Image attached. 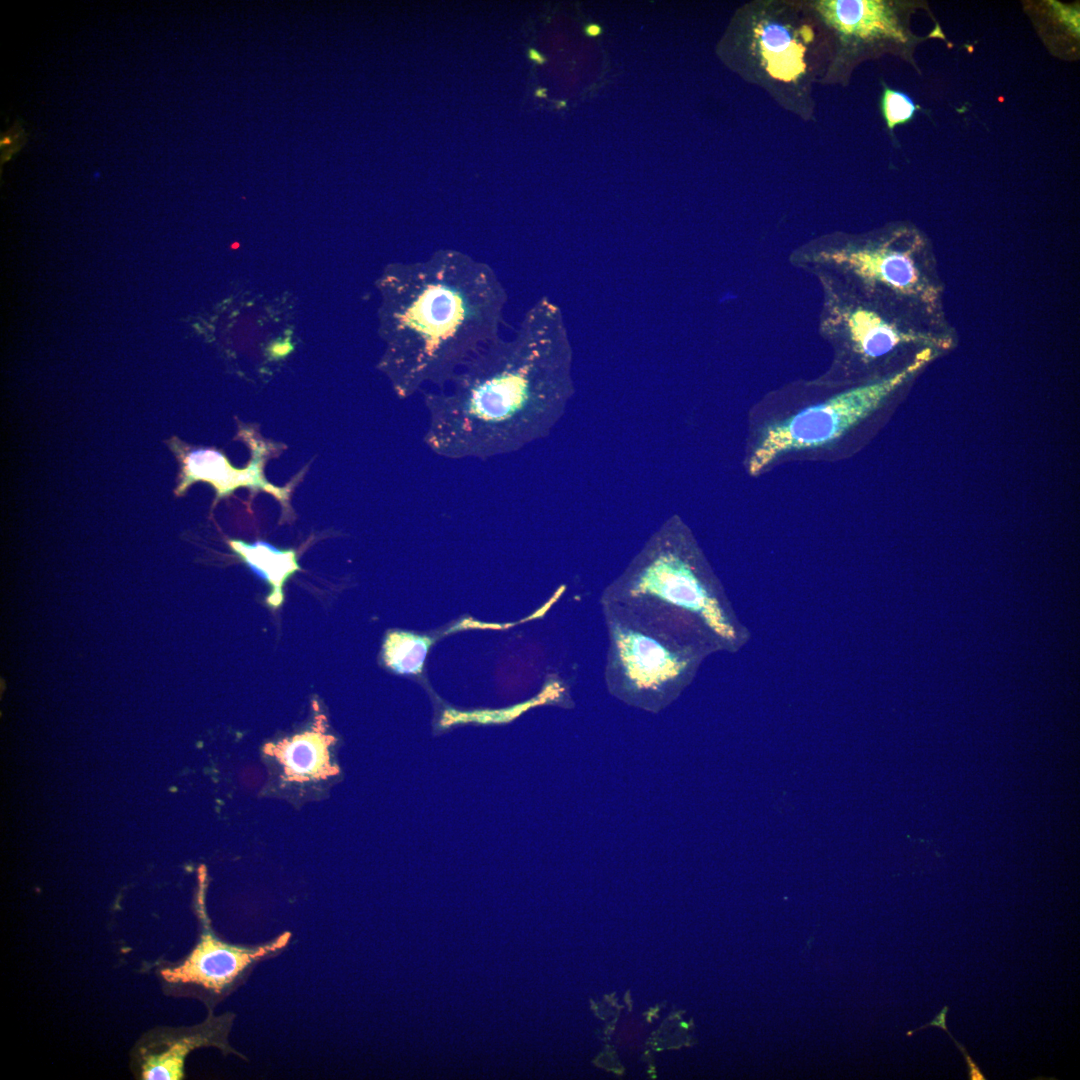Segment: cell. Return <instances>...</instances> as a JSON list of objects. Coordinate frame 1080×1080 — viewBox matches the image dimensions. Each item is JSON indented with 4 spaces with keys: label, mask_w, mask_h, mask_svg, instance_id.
Wrapping results in <instances>:
<instances>
[{
    "label": "cell",
    "mask_w": 1080,
    "mask_h": 1080,
    "mask_svg": "<svg viewBox=\"0 0 1080 1080\" xmlns=\"http://www.w3.org/2000/svg\"><path fill=\"white\" fill-rule=\"evenodd\" d=\"M724 62L781 108L816 120L813 90L821 75L814 29L799 0H752L734 15L719 44Z\"/></svg>",
    "instance_id": "obj_3"
},
{
    "label": "cell",
    "mask_w": 1080,
    "mask_h": 1080,
    "mask_svg": "<svg viewBox=\"0 0 1080 1080\" xmlns=\"http://www.w3.org/2000/svg\"><path fill=\"white\" fill-rule=\"evenodd\" d=\"M220 1028L221 1025L205 1027L200 1032L173 1041L162 1053L149 1055L143 1064L142 1078L145 1080L182 1079L187 1054L196 1047L222 1043L216 1039L221 1035Z\"/></svg>",
    "instance_id": "obj_13"
},
{
    "label": "cell",
    "mask_w": 1080,
    "mask_h": 1080,
    "mask_svg": "<svg viewBox=\"0 0 1080 1080\" xmlns=\"http://www.w3.org/2000/svg\"><path fill=\"white\" fill-rule=\"evenodd\" d=\"M600 600L641 605L690 628L700 626L716 642L730 644L736 630L698 563L690 536L677 516L666 520Z\"/></svg>",
    "instance_id": "obj_5"
},
{
    "label": "cell",
    "mask_w": 1080,
    "mask_h": 1080,
    "mask_svg": "<svg viewBox=\"0 0 1080 1080\" xmlns=\"http://www.w3.org/2000/svg\"><path fill=\"white\" fill-rule=\"evenodd\" d=\"M824 303L820 331L830 341H847L854 352L867 360L889 354L910 336L873 309L854 305L832 281L819 277Z\"/></svg>",
    "instance_id": "obj_8"
},
{
    "label": "cell",
    "mask_w": 1080,
    "mask_h": 1080,
    "mask_svg": "<svg viewBox=\"0 0 1080 1080\" xmlns=\"http://www.w3.org/2000/svg\"><path fill=\"white\" fill-rule=\"evenodd\" d=\"M559 306L544 296L510 336L480 350L440 390L421 393L425 446L447 460H489L547 437L575 387Z\"/></svg>",
    "instance_id": "obj_1"
},
{
    "label": "cell",
    "mask_w": 1080,
    "mask_h": 1080,
    "mask_svg": "<svg viewBox=\"0 0 1080 1080\" xmlns=\"http://www.w3.org/2000/svg\"><path fill=\"white\" fill-rule=\"evenodd\" d=\"M948 1011H949V1006L948 1005L943 1006V1008L940 1010V1012H938L936 1014V1016L933 1018L932 1021H930L927 1024H924V1025L920 1026L919 1028L908 1031L906 1033V1035L908 1037H910L914 1033H916L917 1031L925 1029V1028H927L929 1026L938 1027V1028L944 1030L949 1035V1037L953 1040L955 1046L961 1052V1054H962V1056H963V1058H964V1060H965V1062L967 1064V1067H968V1079L969 1080H986L987 1077L983 1074L980 1067L976 1064V1062L973 1060V1058L968 1054V1051L966 1050L964 1045L959 1043L953 1037V1035L950 1033V1031L948 1030L947 1023H946Z\"/></svg>",
    "instance_id": "obj_16"
},
{
    "label": "cell",
    "mask_w": 1080,
    "mask_h": 1080,
    "mask_svg": "<svg viewBox=\"0 0 1080 1080\" xmlns=\"http://www.w3.org/2000/svg\"><path fill=\"white\" fill-rule=\"evenodd\" d=\"M229 543L248 567L270 584L272 589L266 599L267 603L273 608L279 607L284 600L282 590L284 583L300 570L295 552L276 549L263 541L249 544L240 540H231Z\"/></svg>",
    "instance_id": "obj_12"
},
{
    "label": "cell",
    "mask_w": 1080,
    "mask_h": 1080,
    "mask_svg": "<svg viewBox=\"0 0 1080 1080\" xmlns=\"http://www.w3.org/2000/svg\"><path fill=\"white\" fill-rule=\"evenodd\" d=\"M431 639L406 631H391L384 640L382 658L398 674L414 675L422 671Z\"/></svg>",
    "instance_id": "obj_14"
},
{
    "label": "cell",
    "mask_w": 1080,
    "mask_h": 1080,
    "mask_svg": "<svg viewBox=\"0 0 1080 1080\" xmlns=\"http://www.w3.org/2000/svg\"><path fill=\"white\" fill-rule=\"evenodd\" d=\"M607 633L605 682L620 701L653 713L665 709L699 659L691 628L652 609L600 600Z\"/></svg>",
    "instance_id": "obj_4"
},
{
    "label": "cell",
    "mask_w": 1080,
    "mask_h": 1080,
    "mask_svg": "<svg viewBox=\"0 0 1080 1080\" xmlns=\"http://www.w3.org/2000/svg\"><path fill=\"white\" fill-rule=\"evenodd\" d=\"M584 33L588 37H597L602 33V28L597 24H589L585 27Z\"/></svg>",
    "instance_id": "obj_18"
},
{
    "label": "cell",
    "mask_w": 1080,
    "mask_h": 1080,
    "mask_svg": "<svg viewBox=\"0 0 1080 1080\" xmlns=\"http://www.w3.org/2000/svg\"><path fill=\"white\" fill-rule=\"evenodd\" d=\"M882 116L890 133L896 126L912 119L918 106L905 93L883 86L880 101Z\"/></svg>",
    "instance_id": "obj_15"
},
{
    "label": "cell",
    "mask_w": 1080,
    "mask_h": 1080,
    "mask_svg": "<svg viewBox=\"0 0 1080 1080\" xmlns=\"http://www.w3.org/2000/svg\"><path fill=\"white\" fill-rule=\"evenodd\" d=\"M325 729V718L319 716L310 730L269 745L268 752L276 756L293 779L325 778L334 773L329 759V746L334 738Z\"/></svg>",
    "instance_id": "obj_10"
},
{
    "label": "cell",
    "mask_w": 1080,
    "mask_h": 1080,
    "mask_svg": "<svg viewBox=\"0 0 1080 1080\" xmlns=\"http://www.w3.org/2000/svg\"><path fill=\"white\" fill-rule=\"evenodd\" d=\"M816 37L818 84L846 86L864 58L905 45L909 34L899 4L886 0H799Z\"/></svg>",
    "instance_id": "obj_7"
},
{
    "label": "cell",
    "mask_w": 1080,
    "mask_h": 1080,
    "mask_svg": "<svg viewBox=\"0 0 1080 1080\" xmlns=\"http://www.w3.org/2000/svg\"><path fill=\"white\" fill-rule=\"evenodd\" d=\"M530 56H531V58H532L533 60H535V61H537V62H539V63H542V62H544V61H545V60H544V59H543V58H542V57H541V56H540V55H539V54H538V53H537L536 51H534V50H531V52H530Z\"/></svg>",
    "instance_id": "obj_19"
},
{
    "label": "cell",
    "mask_w": 1080,
    "mask_h": 1080,
    "mask_svg": "<svg viewBox=\"0 0 1080 1080\" xmlns=\"http://www.w3.org/2000/svg\"><path fill=\"white\" fill-rule=\"evenodd\" d=\"M291 937L285 932L269 943L235 946L217 939L205 925L199 943L186 960L162 971L171 983H194L217 993L228 987L251 964L284 948Z\"/></svg>",
    "instance_id": "obj_9"
},
{
    "label": "cell",
    "mask_w": 1080,
    "mask_h": 1080,
    "mask_svg": "<svg viewBox=\"0 0 1080 1080\" xmlns=\"http://www.w3.org/2000/svg\"><path fill=\"white\" fill-rule=\"evenodd\" d=\"M26 133L19 122H16L9 130L1 133V163L8 160L19 151L26 143Z\"/></svg>",
    "instance_id": "obj_17"
},
{
    "label": "cell",
    "mask_w": 1080,
    "mask_h": 1080,
    "mask_svg": "<svg viewBox=\"0 0 1080 1080\" xmlns=\"http://www.w3.org/2000/svg\"><path fill=\"white\" fill-rule=\"evenodd\" d=\"M930 359L931 352L924 351L894 374L842 391L764 425L747 460L748 472L757 475L786 453L818 448L838 440L876 411Z\"/></svg>",
    "instance_id": "obj_6"
},
{
    "label": "cell",
    "mask_w": 1080,
    "mask_h": 1080,
    "mask_svg": "<svg viewBox=\"0 0 1080 1080\" xmlns=\"http://www.w3.org/2000/svg\"><path fill=\"white\" fill-rule=\"evenodd\" d=\"M261 463L255 461L246 469H235L225 456L211 449H198L190 452L184 460V476L179 489H185L193 481H207L215 487L219 497L231 493L238 487L264 488L273 494L282 495L261 475Z\"/></svg>",
    "instance_id": "obj_11"
},
{
    "label": "cell",
    "mask_w": 1080,
    "mask_h": 1080,
    "mask_svg": "<svg viewBox=\"0 0 1080 1080\" xmlns=\"http://www.w3.org/2000/svg\"><path fill=\"white\" fill-rule=\"evenodd\" d=\"M380 368L401 399L440 390L502 335L507 290L496 270L466 251L443 247L384 271Z\"/></svg>",
    "instance_id": "obj_2"
}]
</instances>
